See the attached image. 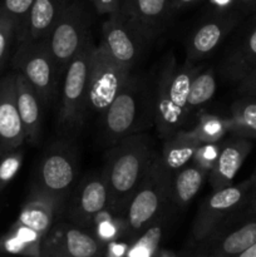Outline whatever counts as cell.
Returning a JSON list of instances; mask_svg holds the SVG:
<instances>
[{"instance_id":"obj_27","label":"cell","mask_w":256,"mask_h":257,"mask_svg":"<svg viewBox=\"0 0 256 257\" xmlns=\"http://www.w3.org/2000/svg\"><path fill=\"white\" fill-rule=\"evenodd\" d=\"M196 140L202 143L220 142L225 140L228 133L227 117L213 114L208 112H201L197 114L196 124L190 130Z\"/></svg>"},{"instance_id":"obj_21","label":"cell","mask_w":256,"mask_h":257,"mask_svg":"<svg viewBox=\"0 0 256 257\" xmlns=\"http://www.w3.org/2000/svg\"><path fill=\"white\" fill-rule=\"evenodd\" d=\"M201 143L190 132V130H180L170 138L165 140L160 158L168 173L175 175L177 171L192 162L193 155Z\"/></svg>"},{"instance_id":"obj_11","label":"cell","mask_w":256,"mask_h":257,"mask_svg":"<svg viewBox=\"0 0 256 257\" xmlns=\"http://www.w3.org/2000/svg\"><path fill=\"white\" fill-rule=\"evenodd\" d=\"M253 180L240 185H230L212 192L203 200L196 216L195 232L198 237L207 236L246 203Z\"/></svg>"},{"instance_id":"obj_32","label":"cell","mask_w":256,"mask_h":257,"mask_svg":"<svg viewBox=\"0 0 256 257\" xmlns=\"http://www.w3.org/2000/svg\"><path fill=\"white\" fill-rule=\"evenodd\" d=\"M34 2L35 0H3L0 3V14L10 18L15 23L18 29L27 18Z\"/></svg>"},{"instance_id":"obj_36","label":"cell","mask_w":256,"mask_h":257,"mask_svg":"<svg viewBox=\"0 0 256 257\" xmlns=\"http://www.w3.org/2000/svg\"><path fill=\"white\" fill-rule=\"evenodd\" d=\"M235 2H237V0H208L211 7L215 9L216 14H218V13H227V10L232 7Z\"/></svg>"},{"instance_id":"obj_26","label":"cell","mask_w":256,"mask_h":257,"mask_svg":"<svg viewBox=\"0 0 256 257\" xmlns=\"http://www.w3.org/2000/svg\"><path fill=\"white\" fill-rule=\"evenodd\" d=\"M43 235L17 221L10 232L2 240L3 250L13 255H39V242Z\"/></svg>"},{"instance_id":"obj_3","label":"cell","mask_w":256,"mask_h":257,"mask_svg":"<svg viewBox=\"0 0 256 257\" xmlns=\"http://www.w3.org/2000/svg\"><path fill=\"white\" fill-rule=\"evenodd\" d=\"M200 67L186 60L178 64L170 53L155 78V128L163 141L187 124V99Z\"/></svg>"},{"instance_id":"obj_30","label":"cell","mask_w":256,"mask_h":257,"mask_svg":"<svg viewBox=\"0 0 256 257\" xmlns=\"http://www.w3.org/2000/svg\"><path fill=\"white\" fill-rule=\"evenodd\" d=\"M24 160L22 147L0 156V195L20 171Z\"/></svg>"},{"instance_id":"obj_40","label":"cell","mask_w":256,"mask_h":257,"mask_svg":"<svg viewBox=\"0 0 256 257\" xmlns=\"http://www.w3.org/2000/svg\"><path fill=\"white\" fill-rule=\"evenodd\" d=\"M253 182H255V185H256V172H255V176H253Z\"/></svg>"},{"instance_id":"obj_38","label":"cell","mask_w":256,"mask_h":257,"mask_svg":"<svg viewBox=\"0 0 256 257\" xmlns=\"http://www.w3.org/2000/svg\"><path fill=\"white\" fill-rule=\"evenodd\" d=\"M236 257H256V242L252 246H250L248 248H246L243 252L238 253Z\"/></svg>"},{"instance_id":"obj_8","label":"cell","mask_w":256,"mask_h":257,"mask_svg":"<svg viewBox=\"0 0 256 257\" xmlns=\"http://www.w3.org/2000/svg\"><path fill=\"white\" fill-rule=\"evenodd\" d=\"M13 65L37 90L43 105H50L57 93L60 68L53 59L45 40L20 42Z\"/></svg>"},{"instance_id":"obj_16","label":"cell","mask_w":256,"mask_h":257,"mask_svg":"<svg viewBox=\"0 0 256 257\" xmlns=\"http://www.w3.org/2000/svg\"><path fill=\"white\" fill-rule=\"evenodd\" d=\"M251 148L252 145L247 138L231 135L228 140H223L217 161L207 175L212 190L232 185L233 178L251 152Z\"/></svg>"},{"instance_id":"obj_33","label":"cell","mask_w":256,"mask_h":257,"mask_svg":"<svg viewBox=\"0 0 256 257\" xmlns=\"http://www.w3.org/2000/svg\"><path fill=\"white\" fill-rule=\"evenodd\" d=\"M17 25L10 18L0 14V68L7 60Z\"/></svg>"},{"instance_id":"obj_7","label":"cell","mask_w":256,"mask_h":257,"mask_svg":"<svg viewBox=\"0 0 256 257\" xmlns=\"http://www.w3.org/2000/svg\"><path fill=\"white\" fill-rule=\"evenodd\" d=\"M53 59L60 70L77 57L90 38L89 17L80 3H68L45 38Z\"/></svg>"},{"instance_id":"obj_35","label":"cell","mask_w":256,"mask_h":257,"mask_svg":"<svg viewBox=\"0 0 256 257\" xmlns=\"http://www.w3.org/2000/svg\"><path fill=\"white\" fill-rule=\"evenodd\" d=\"M98 14H115L119 13L122 0H90Z\"/></svg>"},{"instance_id":"obj_15","label":"cell","mask_w":256,"mask_h":257,"mask_svg":"<svg viewBox=\"0 0 256 257\" xmlns=\"http://www.w3.org/2000/svg\"><path fill=\"white\" fill-rule=\"evenodd\" d=\"M171 12L170 0H122L119 10L150 40L162 33Z\"/></svg>"},{"instance_id":"obj_24","label":"cell","mask_w":256,"mask_h":257,"mask_svg":"<svg viewBox=\"0 0 256 257\" xmlns=\"http://www.w3.org/2000/svg\"><path fill=\"white\" fill-rule=\"evenodd\" d=\"M256 242V211L250 213L238 226L228 231L220 241V250L225 256H237Z\"/></svg>"},{"instance_id":"obj_31","label":"cell","mask_w":256,"mask_h":257,"mask_svg":"<svg viewBox=\"0 0 256 257\" xmlns=\"http://www.w3.org/2000/svg\"><path fill=\"white\" fill-rule=\"evenodd\" d=\"M222 142L223 141L200 145L196 150L195 155H193L192 162L208 173L217 161L218 155L221 152V147H222Z\"/></svg>"},{"instance_id":"obj_28","label":"cell","mask_w":256,"mask_h":257,"mask_svg":"<svg viewBox=\"0 0 256 257\" xmlns=\"http://www.w3.org/2000/svg\"><path fill=\"white\" fill-rule=\"evenodd\" d=\"M64 251L72 257H93L98 252V242L84 231L65 226L58 231Z\"/></svg>"},{"instance_id":"obj_17","label":"cell","mask_w":256,"mask_h":257,"mask_svg":"<svg viewBox=\"0 0 256 257\" xmlns=\"http://www.w3.org/2000/svg\"><path fill=\"white\" fill-rule=\"evenodd\" d=\"M67 5L68 0H35L24 22L15 32L19 43L45 39Z\"/></svg>"},{"instance_id":"obj_2","label":"cell","mask_w":256,"mask_h":257,"mask_svg":"<svg viewBox=\"0 0 256 257\" xmlns=\"http://www.w3.org/2000/svg\"><path fill=\"white\" fill-rule=\"evenodd\" d=\"M109 148L107 165L102 172L109 190V207L124 215L131 197L157 152L151 137L145 132L128 136Z\"/></svg>"},{"instance_id":"obj_9","label":"cell","mask_w":256,"mask_h":257,"mask_svg":"<svg viewBox=\"0 0 256 257\" xmlns=\"http://www.w3.org/2000/svg\"><path fill=\"white\" fill-rule=\"evenodd\" d=\"M148 42L150 39L120 13L108 15L102 25L100 45L115 62L131 72L142 58Z\"/></svg>"},{"instance_id":"obj_13","label":"cell","mask_w":256,"mask_h":257,"mask_svg":"<svg viewBox=\"0 0 256 257\" xmlns=\"http://www.w3.org/2000/svg\"><path fill=\"white\" fill-rule=\"evenodd\" d=\"M25 133L17 104L15 73L0 79V156L20 148Z\"/></svg>"},{"instance_id":"obj_34","label":"cell","mask_w":256,"mask_h":257,"mask_svg":"<svg viewBox=\"0 0 256 257\" xmlns=\"http://www.w3.org/2000/svg\"><path fill=\"white\" fill-rule=\"evenodd\" d=\"M237 93L241 97H255L256 95V68L251 70L241 82L237 83Z\"/></svg>"},{"instance_id":"obj_12","label":"cell","mask_w":256,"mask_h":257,"mask_svg":"<svg viewBox=\"0 0 256 257\" xmlns=\"http://www.w3.org/2000/svg\"><path fill=\"white\" fill-rule=\"evenodd\" d=\"M231 13H218L198 25L186 43V60L197 63L210 57L237 24Z\"/></svg>"},{"instance_id":"obj_5","label":"cell","mask_w":256,"mask_h":257,"mask_svg":"<svg viewBox=\"0 0 256 257\" xmlns=\"http://www.w3.org/2000/svg\"><path fill=\"white\" fill-rule=\"evenodd\" d=\"M94 48L89 40L65 68L59 109V123L65 130H78L84 122L89 102V72Z\"/></svg>"},{"instance_id":"obj_14","label":"cell","mask_w":256,"mask_h":257,"mask_svg":"<svg viewBox=\"0 0 256 257\" xmlns=\"http://www.w3.org/2000/svg\"><path fill=\"white\" fill-rule=\"evenodd\" d=\"M109 206V190L103 173L85 177L70 198V213L80 223H93V218Z\"/></svg>"},{"instance_id":"obj_18","label":"cell","mask_w":256,"mask_h":257,"mask_svg":"<svg viewBox=\"0 0 256 257\" xmlns=\"http://www.w3.org/2000/svg\"><path fill=\"white\" fill-rule=\"evenodd\" d=\"M17 104L25 133V141L37 145L40 141L43 130V103L37 90L20 73H15Z\"/></svg>"},{"instance_id":"obj_20","label":"cell","mask_w":256,"mask_h":257,"mask_svg":"<svg viewBox=\"0 0 256 257\" xmlns=\"http://www.w3.org/2000/svg\"><path fill=\"white\" fill-rule=\"evenodd\" d=\"M256 68V27L241 39L223 59L221 73L230 82L238 83Z\"/></svg>"},{"instance_id":"obj_39","label":"cell","mask_w":256,"mask_h":257,"mask_svg":"<svg viewBox=\"0 0 256 257\" xmlns=\"http://www.w3.org/2000/svg\"><path fill=\"white\" fill-rule=\"evenodd\" d=\"M237 2L245 5H256V0H237Z\"/></svg>"},{"instance_id":"obj_1","label":"cell","mask_w":256,"mask_h":257,"mask_svg":"<svg viewBox=\"0 0 256 257\" xmlns=\"http://www.w3.org/2000/svg\"><path fill=\"white\" fill-rule=\"evenodd\" d=\"M155 125V79L131 72L119 93L103 113V137L108 146Z\"/></svg>"},{"instance_id":"obj_4","label":"cell","mask_w":256,"mask_h":257,"mask_svg":"<svg viewBox=\"0 0 256 257\" xmlns=\"http://www.w3.org/2000/svg\"><path fill=\"white\" fill-rule=\"evenodd\" d=\"M172 175L156 155L124 211L125 226L135 232L147 230L171 201Z\"/></svg>"},{"instance_id":"obj_19","label":"cell","mask_w":256,"mask_h":257,"mask_svg":"<svg viewBox=\"0 0 256 257\" xmlns=\"http://www.w3.org/2000/svg\"><path fill=\"white\" fill-rule=\"evenodd\" d=\"M64 203L57 198L44 195L40 191L32 188L28 200L23 205L18 217V222L32 230L44 235L49 231L53 220L60 212Z\"/></svg>"},{"instance_id":"obj_23","label":"cell","mask_w":256,"mask_h":257,"mask_svg":"<svg viewBox=\"0 0 256 257\" xmlns=\"http://www.w3.org/2000/svg\"><path fill=\"white\" fill-rule=\"evenodd\" d=\"M227 120L230 135L256 140V100L253 97H242L235 100Z\"/></svg>"},{"instance_id":"obj_10","label":"cell","mask_w":256,"mask_h":257,"mask_svg":"<svg viewBox=\"0 0 256 257\" xmlns=\"http://www.w3.org/2000/svg\"><path fill=\"white\" fill-rule=\"evenodd\" d=\"M131 70L115 62L103 45L94 48L89 72L88 108L104 113L130 77Z\"/></svg>"},{"instance_id":"obj_22","label":"cell","mask_w":256,"mask_h":257,"mask_svg":"<svg viewBox=\"0 0 256 257\" xmlns=\"http://www.w3.org/2000/svg\"><path fill=\"white\" fill-rule=\"evenodd\" d=\"M208 173L191 162L172 176L171 201L177 206H186L202 188Z\"/></svg>"},{"instance_id":"obj_25","label":"cell","mask_w":256,"mask_h":257,"mask_svg":"<svg viewBox=\"0 0 256 257\" xmlns=\"http://www.w3.org/2000/svg\"><path fill=\"white\" fill-rule=\"evenodd\" d=\"M217 88L213 69H201L193 77L190 85L187 99V123L193 114H198V109L213 98Z\"/></svg>"},{"instance_id":"obj_37","label":"cell","mask_w":256,"mask_h":257,"mask_svg":"<svg viewBox=\"0 0 256 257\" xmlns=\"http://www.w3.org/2000/svg\"><path fill=\"white\" fill-rule=\"evenodd\" d=\"M200 2H202V0H170V4H171V9H172L173 12V10L192 7V5L197 4V3Z\"/></svg>"},{"instance_id":"obj_6","label":"cell","mask_w":256,"mask_h":257,"mask_svg":"<svg viewBox=\"0 0 256 257\" xmlns=\"http://www.w3.org/2000/svg\"><path fill=\"white\" fill-rule=\"evenodd\" d=\"M78 176L77 151L67 141L48 148L37 168L33 188L65 203Z\"/></svg>"},{"instance_id":"obj_29","label":"cell","mask_w":256,"mask_h":257,"mask_svg":"<svg viewBox=\"0 0 256 257\" xmlns=\"http://www.w3.org/2000/svg\"><path fill=\"white\" fill-rule=\"evenodd\" d=\"M118 215L120 213L107 207L93 218V225L95 226L98 237L102 240H113L118 235L120 223H125L124 218L118 217Z\"/></svg>"}]
</instances>
